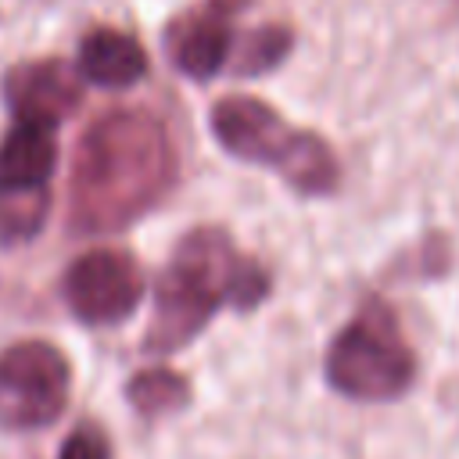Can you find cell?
<instances>
[{"instance_id":"cell-1","label":"cell","mask_w":459,"mask_h":459,"mask_svg":"<svg viewBox=\"0 0 459 459\" xmlns=\"http://www.w3.org/2000/svg\"><path fill=\"white\" fill-rule=\"evenodd\" d=\"M176 147L165 122L143 108H115L86 126L68 179V226L115 233L151 212L176 183Z\"/></svg>"},{"instance_id":"cell-2","label":"cell","mask_w":459,"mask_h":459,"mask_svg":"<svg viewBox=\"0 0 459 459\" xmlns=\"http://www.w3.org/2000/svg\"><path fill=\"white\" fill-rule=\"evenodd\" d=\"M269 287L273 280L265 265L244 255L226 230L197 226L176 244L158 280L154 319L143 333V351L147 355L179 351L204 330V323L219 308L247 312L265 301Z\"/></svg>"},{"instance_id":"cell-3","label":"cell","mask_w":459,"mask_h":459,"mask_svg":"<svg viewBox=\"0 0 459 459\" xmlns=\"http://www.w3.org/2000/svg\"><path fill=\"white\" fill-rule=\"evenodd\" d=\"M212 133L233 158L276 169L298 194L319 197L330 194L341 179V165L330 143L308 129H294L276 108L258 97H222L212 108Z\"/></svg>"},{"instance_id":"cell-4","label":"cell","mask_w":459,"mask_h":459,"mask_svg":"<svg viewBox=\"0 0 459 459\" xmlns=\"http://www.w3.org/2000/svg\"><path fill=\"white\" fill-rule=\"evenodd\" d=\"M326 384L355 402L402 398L416 380V355L394 319V312L369 298L348 326L330 341L323 362Z\"/></svg>"},{"instance_id":"cell-5","label":"cell","mask_w":459,"mask_h":459,"mask_svg":"<svg viewBox=\"0 0 459 459\" xmlns=\"http://www.w3.org/2000/svg\"><path fill=\"white\" fill-rule=\"evenodd\" d=\"M72 391V366L50 341H18L0 351V427L39 430L50 427Z\"/></svg>"},{"instance_id":"cell-6","label":"cell","mask_w":459,"mask_h":459,"mask_svg":"<svg viewBox=\"0 0 459 459\" xmlns=\"http://www.w3.org/2000/svg\"><path fill=\"white\" fill-rule=\"evenodd\" d=\"M65 305L86 326L122 323L143 298V273L133 255L115 247H97L79 255L61 280Z\"/></svg>"},{"instance_id":"cell-7","label":"cell","mask_w":459,"mask_h":459,"mask_svg":"<svg viewBox=\"0 0 459 459\" xmlns=\"http://www.w3.org/2000/svg\"><path fill=\"white\" fill-rule=\"evenodd\" d=\"M79 75L61 57L25 61L4 75V104L11 108L14 122H39L57 129L79 108Z\"/></svg>"},{"instance_id":"cell-8","label":"cell","mask_w":459,"mask_h":459,"mask_svg":"<svg viewBox=\"0 0 459 459\" xmlns=\"http://www.w3.org/2000/svg\"><path fill=\"white\" fill-rule=\"evenodd\" d=\"M240 0H208L204 7L183 11L165 29L169 61L190 79H212L233 47V11Z\"/></svg>"},{"instance_id":"cell-9","label":"cell","mask_w":459,"mask_h":459,"mask_svg":"<svg viewBox=\"0 0 459 459\" xmlns=\"http://www.w3.org/2000/svg\"><path fill=\"white\" fill-rule=\"evenodd\" d=\"M54 165V126L14 122L0 140V190H50Z\"/></svg>"},{"instance_id":"cell-10","label":"cell","mask_w":459,"mask_h":459,"mask_svg":"<svg viewBox=\"0 0 459 459\" xmlns=\"http://www.w3.org/2000/svg\"><path fill=\"white\" fill-rule=\"evenodd\" d=\"M79 75L108 90L133 86L147 75V50L140 47L136 36L100 25L86 32L79 43Z\"/></svg>"},{"instance_id":"cell-11","label":"cell","mask_w":459,"mask_h":459,"mask_svg":"<svg viewBox=\"0 0 459 459\" xmlns=\"http://www.w3.org/2000/svg\"><path fill=\"white\" fill-rule=\"evenodd\" d=\"M126 398L133 402V409L147 420L158 416H172L183 405H190V380L176 369L154 366V369H140L129 384H126Z\"/></svg>"},{"instance_id":"cell-12","label":"cell","mask_w":459,"mask_h":459,"mask_svg":"<svg viewBox=\"0 0 459 459\" xmlns=\"http://www.w3.org/2000/svg\"><path fill=\"white\" fill-rule=\"evenodd\" d=\"M50 212V190H0V247L29 244Z\"/></svg>"},{"instance_id":"cell-13","label":"cell","mask_w":459,"mask_h":459,"mask_svg":"<svg viewBox=\"0 0 459 459\" xmlns=\"http://www.w3.org/2000/svg\"><path fill=\"white\" fill-rule=\"evenodd\" d=\"M290 43H294V36H290V29H283V25H262V29H255V32L247 36L244 50H240L237 72H265V68L280 65V61L287 57Z\"/></svg>"},{"instance_id":"cell-14","label":"cell","mask_w":459,"mask_h":459,"mask_svg":"<svg viewBox=\"0 0 459 459\" xmlns=\"http://www.w3.org/2000/svg\"><path fill=\"white\" fill-rule=\"evenodd\" d=\"M57 459H111L108 434H104L97 423H79V427L65 437Z\"/></svg>"}]
</instances>
